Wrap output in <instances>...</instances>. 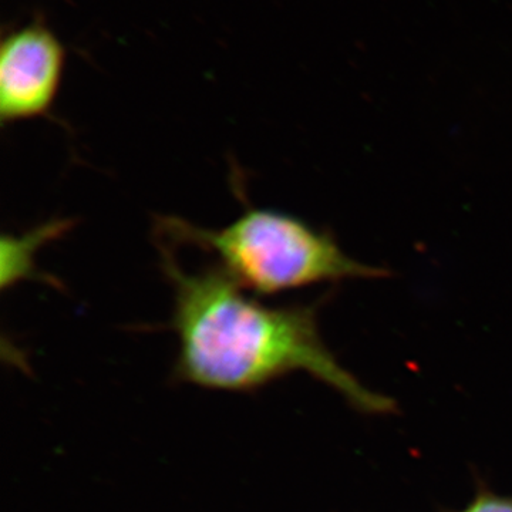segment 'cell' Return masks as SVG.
<instances>
[{
    "instance_id": "7a4b0ae2",
    "label": "cell",
    "mask_w": 512,
    "mask_h": 512,
    "mask_svg": "<svg viewBox=\"0 0 512 512\" xmlns=\"http://www.w3.org/2000/svg\"><path fill=\"white\" fill-rule=\"evenodd\" d=\"M161 234L217 258L232 281L254 296L298 291L343 279L386 278L389 272L350 258L326 232L268 208H247L220 229L160 218Z\"/></svg>"
},
{
    "instance_id": "3957f363",
    "label": "cell",
    "mask_w": 512,
    "mask_h": 512,
    "mask_svg": "<svg viewBox=\"0 0 512 512\" xmlns=\"http://www.w3.org/2000/svg\"><path fill=\"white\" fill-rule=\"evenodd\" d=\"M66 52L43 22L10 30L0 43L2 126L46 117L55 106Z\"/></svg>"
},
{
    "instance_id": "6da1fadb",
    "label": "cell",
    "mask_w": 512,
    "mask_h": 512,
    "mask_svg": "<svg viewBox=\"0 0 512 512\" xmlns=\"http://www.w3.org/2000/svg\"><path fill=\"white\" fill-rule=\"evenodd\" d=\"M173 288L171 329L177 336L174 376L218 392H252L289 373L305 372L356 409L392 412L330 353L320 336L318 306H271L235 284L220 266L188 272L161 248Z\"/></svg>"
},
{
    "instance_id": "277c9868",
    "label": "cell",
    "mask_w": 512,
    "mask_h": 512,
    "mask_svg": "<svg viewBox=\"0 0 512 512\" xmlns=\"http://www.w3.org/2000/svg\"><path fill=\"white\" fill-rule=\"evenodd\" d=\"M460 512H512V497H501L484 491Z\"/></svg>"
}]
</instances>
